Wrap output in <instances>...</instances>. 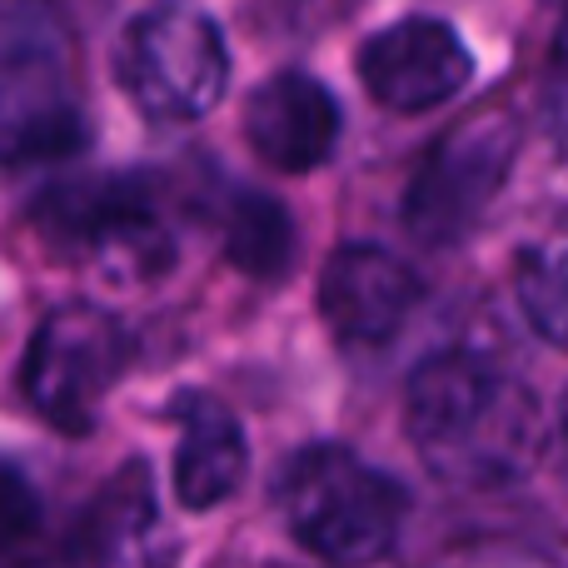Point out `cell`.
<instances>
[{"mask_svg": "<svg viewBox=\"0 0 568 568\" xmlns=\"http://www.w3.org/2000/svg\"><path fill=\"white\" fill-rule=\"evenodd\" d=\"M404 419L429 474L454 489H504L539 459V399L489 354H429L409 374Z\"/></svg>", "mask_w": 568, "mask_h": 568, "instance_id": "cell-1", "label": "cell"}, {"mask_svg": "<svg viewBox=\"0 0 568 568\" xmlns=\"http://www.w3.org/2000/svg\"><path fill=\"white\" fill-rule=\"evenodd\" d=\"M275 499L300 549L334 568L379 564L409 519L404 484L344 444H314L294 454L280 474Z\"/></svg>", "mask_w": 568, "mask_h": 568, "instance_id": "cell-2", "label": "cell"}, {"mask_svg": "<svg viewBox=\"0 0 568 568\" xmlns=\"http://www.w3.org/2000/svg\"><path fill=\"white\" fill-rule=\"evenodd\" d=\"M85 145L70 40L50 0H0V170L65 160Z\"/></svg>", "mask_w": 568, "mask_h": 568, "instance_id": "cell-3", "label": "cell"}, {"mask_svg": "<svg viewBox=\"0 0 568 568\" xmlns=\"http://www.w3.org/2000/svg\"><path fill=\"white\" fill-rule=\"evenodd\" d=\"M115 80L140 115L190 125L210 115L230 85L225 36L190 0H160L125 26L115 45Z\"/></svg>", "mask_w": 568, "mask_h": 568, "instance_id": "cell-4", "label": "cell"}, {"mask_svg": "<svg viewBox=\"0 0 568 568\" xmlns=\"http://www.w3.org/2000/svg\"><path fill=\"white\" fill-rule=\"evenodd\" d=\"M519 115L504 105H484L449 125L404 190V225L424 245H454L484 220L494 195L504 190L519 155Z\"/></svg>", "mask_w": 568, "mask_h": 568, "instance_id": "cell-5", "label": "cell"}, {"mask_svg": "<svg viewBox=\"0 0 568 568\" xmlns=\"http://www.w3.org/2000/svg\"><path fill=\"white\" fill-rule=\"evenodd\" d=\"M130 329L110 310L90 300L55 304L36 324L26 349V399L45 414L55 429L85 434L100 419L105 394L130 369Z\"/></svg>", "mask_w": 568, "mask_h": 568, "instance_id": "cell-6", "label": "cell"}, {"mask_svg": "<svg viewBox=\"0 0 568 568\" xmlns=\"http://www.w3.org/2000/svg\"><path fill=\"white\" fill-rule=\"evenodd\" d=\"M40 230L60 250L85 255V265L115 290L150 284L175 265V235L135 180H90L55 190L40 205Z\"/></svg>", "mask_w": 568, "mask_h": 568, "instance_id": "cell-7", "label": "cell"}, {"mask_svg": "<svg viewBox=\"0 0 568 568\" xmlns=\"http://www.w3.org/2000/svg\"><path fill=\"white\" fill-rule=\"evenodd\" d=\"M359 80L384 110L419 115L469 85L474 55L454 26L434 16H404L359 45Z\"/></svg>", "mask_w": 568, "mask_h": 568, "instance_id": "cell-8", "label": "cell"}, {"mask_svg": "<svg viewBox=\"0 0 568 568\" xmlns=\"http://www.w3.org/2000/svg\"><path fill=\"white\" fill-rule=\"evenodd\" d=\"M424 300V280L379 245H339L320 270V314L344 344H389Z\"/></svg>", "mask_w": 568, "mask_h": 568, "instance_id": "cell-9", "label": "cell"}, {"mask_svg": "<svg viewBox=\"0 0 568 568\" xmlns=\"http://www.w3.org/2000/svg\"><path fill=\"white\" fill-rule=\"evenodd\" d=\"M245 140L280 175H310L339 145V100L304 70H280L250 95Z\"/></svg>", "mask_w": 568, "mask_h": 568, "instance_id": "cell-10", "label": "cell"}, {"mask_svg": "<svg viewBox=\"0 0 568 568\" xmlns=\"http://www.w3.org/2000/svg\"><path fill=\"white\" fill-rule=\"evenodd\" d=\"M250 444L240 419L205 394L180 399V449H175V499L185 509H215L245 484Z\"/></svg>", "mask_w": 568, "mask_h": 568, "instance_id": "cell-11", "label": "cell"}, {"mask_svg": "<svg viewBox=\"0 0 568 568\" xmlns=\"http://www.w3.org/2000/svg\"><path fill=\"white\" fill-rule=\"evenodd\" d=\"M160 509L145 464H125L90 504L80 529V559L90 568H160L155 564Z\"/></svg>", "mask_w": 568, "mask_h": 568, "instance_id": "cell-12", "label": "cell"}, {"mask_svg": "<svg viewBox=\"0 0 568 568\" xmlns=\"http://www.w3.org/2000/svg\"><path fill=\"white\" fill-rule=\"evenodd\" d=\"M225 260L235 270H245L250 280H280L294 260V220L280 200L245 190V195L230 200L225 220Z\"/></svg>", "mask_w": 568, "mask_h": 568, "instance_id": "cell-13", "label": "cell"}, {"mask_svg": "<svg viewBox=\"0 0 568 568\" xmlns=\"http://www.w3.org/2000/svg\"><path fill=\"white\" fill-rule=\"evenodd\" d=\"M519 310L549 344L568 349V235H554L544 245L524 250L514 270Z\"/></svg>", "mask_w": 568, "mask_h": 568, "instance_id": "cell-14", "label": "cell"}, {"mask_svg": "<svg viewBox=\"0 0 568 568\" xmlns=\"http://www.w3.org/2000/svg\"><path fill=\"white\" fill-rule=\"evenodd\" d=\"M40 539V494L26 469L0 459V559Z\"/></svg>", "mask_w": 568, "mask_h": 568, "instance_id": "cell-15", "label": "cell"}, {"mask_svg": "<svg viewBox=\"0 0 568 568\" xmlns=\"http://www.w3.org/2000/svg\"><path fill=\"white\" fill-rule=\"evenodd\" d=\"M0 568H60V559L40 549V539H36V544H26V549L6 554V559H0Z\"/></svg>", "mask_w": 568, "mask_h": 568, "instance_id": "cell-16", "label": "cell"}, {"mask_svg": "<svg viewBox=\"0 0 568 568\" xmlns=\"http://www.w3.org/2000/svg\"><path fill=\"white\" fill-rule=\"evenodd\" d=\"M559 60L568 65V16H564V26H559Z\"/></svg>", "mask_w": 568, "mask_h": 568, "instance_id": "cell-17", "label": "cell"}, {"mask_svg": "<svg viewBox=\"0 0 568 568\" xmlns=\"http://www.w3.org/2000/svg\"><path fill=\"white\" fill-rule=\"evenodd\" d=\"M559 439H564V459H568V399H564V419H559Z\"/></svg>", "mask_w": 568, "mask_h": 568, "instance_id": "cell-18", "label": "cell"}]
</instances>
